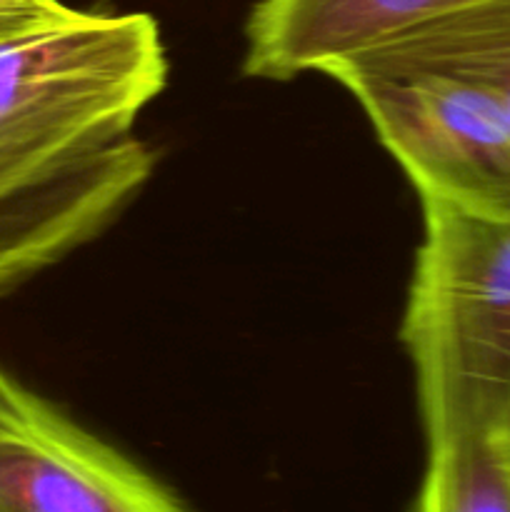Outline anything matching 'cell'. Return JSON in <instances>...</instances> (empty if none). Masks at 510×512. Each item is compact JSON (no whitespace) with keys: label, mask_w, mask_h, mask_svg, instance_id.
Returning <instances> with one entry per match:
<instances>
[{"label":"cell","mask_w":510,"mask_h":512,"mask_svg":"<svg viewBox=\"0 0 510 512\" xmlns=\"http://www.w3.org/2000/svg\"><path fill=\"white\" fill-rule=\"evenodd\" d=\"M420 208L400 345L425 445L510 428V203Z\"/></svg>","instance_id":"obj_2"},{"label":"cell","mask_w":510,"mask_h":512,"mask_svg":"<svg viewBox=\"0 0 510 512\" xmlns=\"http://www.w3.org/2000/svg\"><path fill=\"white\" fill-rule=\"evenodd\" d=\"M480 0H258L243 70L260 80L323 75L330 65Z\"/></svg>","instance_id":"obj_5"},{"label":"cell","mask_w":510,"mask_h":512,"mask_svg":"<svg viewBox=\"0 0 510 512\" xmlns=\"http://www.w3.org/2000/svg\"><path fill=\"white\" fill-rule=\"evenodd\" d=\"M425 450L408 512H510V428L455 435Z\"/></svg>","instance_id":"obj_6"},{"label":"cell","mask_w":510,"mask_h":512,"mask_svg":"<svg viewBox=\"0 0 510 512\" xmlns=\"http://www.w3.org/2000/svg\"><path fill=\"white\" fill-rule=\"evenodd\" d=\"M168 83L148 13H60L0 35V295L108 228L155 155L135 135Z\"/></svg>","instance_id":"obj_1"},{"label":"cell","mask_w":510,"mask_h":512,"mask_svg":"<svg viewBox=\"0 0 510 512\" xmlns=\"http://www.w3.org/2000/svg\"><path fill=\"white\" fill-rule=\"evenodd\" d=\"M343 85L418 200L510 203V115L468 80L443 73H373L338 65Z\"/></svg>","instance_id":"obj_3"},{"label":"cell","mask_w":510,"mask_h":512,"mask_svg":"<svg viewBox=\"0 0 510 512\" xmlns=\"http://www.w3.org/2000/svg\"><path fill=\"white\" fill-rule=\"evenodd\" d=\"M63 8L60 0H0V35L40 23Z\"/></svg>","instance_id":"obj_7"},{"label":"cell","mask_w":510,"mask_h":512,"mask_svg":"<svg viewBox=\"0 0 510 512\" xmlns=\"http://www.w3.org/2000/svg\"><path fill=\"white\" fill-rule=\"evenodd\" d=\"M0 512H190L0 365Z\"/></svg>","instance_id":"obj_4"}]
</instances>
